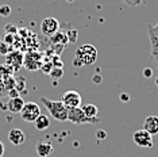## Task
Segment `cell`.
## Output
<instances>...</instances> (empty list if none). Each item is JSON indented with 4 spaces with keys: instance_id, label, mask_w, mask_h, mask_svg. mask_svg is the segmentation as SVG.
<instances>
[{
    "instance_id": "1",
    "label": "cell",
    "mask_w": 158,
    "mask_h": 157,
    "mask_svg": "<svg viewBox=\"0 0 158 157\" xmlns=\"http://www.w3.org/2000/svg\"><path fill=\"white\" fill-rule=\"evenodd\" d=\"M96 60H98V49L91 44H85L80 46L74 53L73 65L76 68H82L85 65L95 64Z\"/></svg>"
},
{
    "instance_id": "2",
    "label": "cell",
    "mask_w": 158,
    "mask_h": 157,
    "mask_svg": "<svg viewBox=\"0 0 158 157\" xmlns=\"http://www.w3.org/2000/svg\"><path fill=\"white\" fill-rule=\"evenodd\" d=\"M44 106L48 108L50 117L54 118L58 122H65L68 121V107L61 100H50L48 98H41Z\"/></svg>"
},
{
    "instance_id": "3",
    "label": "cell",
    "mask_w": 158,
    "mask_h": 157,
    "mask_svg": "<svg viewBox=\"0 0 158 157\" xmlns=\"http://www.w3.org/2000/svg\"><path fill=\"white\" fill-rule=\"evenodd\" d=\"M19 115L22 117V119L24 122L34 123V121L41 115V107H39V104H37L35 102L24 103V106H23V108L20 110Z\"/></svg>"
},
{
    "instance_id": "4",
    "label": "cell",
    "mask_w": 158,
    "mask_h": 157,
    "mask_svg": "<svg viewBox=\"0 0 158 157\" xmlns=\"http://www.w3.org/2000/svg\"><path fill=\"white\" fill-rule=\"evenodd\" d=\"M68 121H70L72 123H76V125L98 123L99 122V118L89 119V118L85 117V114L81 110V107H72V108H68Z\"/></svg>"
},
{
    "instance_id": "5",
    "label": "cell",
    "mask_w": 158,
    "mask_h": 157,
    "mask_svg": "<svg viewBox=\"0 0 158 157\" xmlns=\"http://www.w3.org/2000/svg\"><path fill=\"white\" fill-rule=\"evenodd\" d=\"M61 102H62L68 108H72V107H81L82 98L77 91L70 90V91H66L62 94V96H61Z\"/></svg>"
},
{
    "instance_id": "6",
    "label": "cell",
    "mask_w": 158,
    "mask_h": 157,
    "mask_svg": "<svg viewBox=\"0 0 158 157\" xmlns=\"http://www.w3.org/2000/svg\"><path fill=\"white\" fill-rule=\"evenodd\" d=\"M58 30H60V22L56 18L48 16L41 22V31L46 37H52V35L56 34Z\"/></svg>"
},
{
    "instance_id": "7",
    "label": "cell",
    "mask_w": 158,
    "mask_h": 157,
    "mask_svg": "<svg viewBox=\"0 0 158 157\" xmlns=\"http://www.w3.org/2000/svg\"><path fill=\"white\" fill-rule=\"evenodd\" d=\"M132 140H134V144L141 148H152L153 146V135L143 129L136 130L132 135Z\"/></svg>"
},
{
    "instance_id": "8",
    "label": "cell",
    "mask_w": 158,
    "mask_h": 157,
    "mask_svg": "<svg viewBox=\"0 0 158 157\" xmlns=\"http://www.w3.org/2000/svg\"><path fill=\"white\" fill-rule=\"evenodd\" d=\"M6 64L14 68V70L19 69L23 65V54L19 52H10L6 54Z\"/></svg>"
},
{
    "instance_id": "9",
    "label": "cell",
    "mask_w": 158,
    "mask_h": 157,
    "mask_svg": "<svg viewBox=\"0 0 158 157\" xmlns=\"http://www.w3.org/2000/svg\"><path fill=\"white\" fill-rule=\"evenodd\" d=\"M8 140L12 145L19 146L26 141V134L22 129H11L8 131Z\"/></svg>"
},
{
    "instance_id": "10",
    "label": "cell",
    "mask_w": 158,
    "mask_h": 157,
    "mask_svg": "<svg viewBox=\"0 0 158 157\" xmlns=\"http://www.w3.org/2000/svg\"><path fill=\"white\" fill-rule=\"evenodd\" d=\"M35 151L39 157H49L53 153V145L49 141H38L35 144Z\"/></svg>"
},
{
    "instance_id": "11",
    "label": "cell",
    "mask_w": 158,
    "mask_h": 157,
    "mask_svg": "<svg viewBox=\"0 0 158 157\" xmlns=\"http://www.w3.org/2000/svg\"><path fill=\"white\" fill-rule=\"evenodd\" d=\"M143 130L152 135L158 134V117L157 115H149L143 122Z\"/></svg>"
},
{
    "instance_id": "12",
    "label": "cell",
    "mask_w": 158,
    "mask_h": 157,
    "mask_svg": "<svg viewBox=\"0 0 158 157\" xmlns=\"http://www.w3.org/2000/svg\"><path fill=\"white\" fill-rule=\"evenodd\" d=\"M24 106V100L22 96H16V98H10L8 102H7V108H8L10 112L12 114H19L20 110L23 108Z\"/></svg>"
},
{
    "instance_id": "13",
    "label": "cell",
    "mask_w": 158,
    "mask_h": 157,
    "mask_svg": "<svg viewBox=\"0 0 158 157\" xmlns=\"http://www.w3.org/2000/svg\"><path fill=\"white\" fill-rule=\"evenodd\" d=\"M147 33H149L150 44H152V58L157 60L158 58V37L153 33L152 24H147Z\"/></svg>"
},
{
    "instance_id": "14",
    "label": "cell",
    "mask_w": 158,
    "mask_h": 157,
    "mask_svg": "<svg viewBox=\"0 0 158 157\" xmlns=\"http://www.w3.org/2000/svg\"><path fill=\"white\" fill-rule=\"evenodd\" d=\"M23 65L28 70H37L39 69L41 64L38 62V57H33V54H27L26 57H23Z\"/></svg>"
},
{
    "instance_id": "15",
    "label": "cell",
    "mask_w": 158,
    "mask_h": 157,
    "mask_svg": "<svg viewBox=\"0 0 158 157\" xmlns=\"http://www.w3.org/2000/svg\"><path fill=\"white\" fill-rule=\"evenodd\" d=\"M34 125H35V127H37L38 130H46L50 126V118L48 115L41 114V115L34 121Z\"/></svg>"
},
{
    "instance_id": "16",
    "label": "cell",
    "mask_w": 158,
    "mask_h": 157,
    "mask_svg": "<svg viewBox=\"0 0 158 157\" xmlns=\"http://www.w3.org/2000/svg\"><path fill=\"white\" fill-rule=\"evenodd\" d=\"M81 110L84 111L85 117L89 118V119H95V118H98V112H99V108L96 107L95 104H85L81 107Z\"/></svg>"
},
{
    "instance_id": "17",
    "label": "cell",
    "mask_w": 158,
    "mask_h": 157,
    "mask_svg": "<svg viewBox=\"0 0 158 157\" xmlns=\"http://www.w3.org/2000/svg\"><path fill=\"white\" fill-rule=\"evenodd\" d=\"M50 39H52V42H53V44H56V45H60L61 42H62V45H64V46H65L68 42H69V41H68L66 34H65V33H61L60 30L57 31L56 34H53L52 37H50Z\"/></svg>"
},
{
    "instance_id": "18",
    "label": "cell",
    "mask_w": 158,
    "mask_h": 157,
    "mask_svg": "<svg viewBox=\"0 0 158 157\" xmlns=\"http://www.w3.org/2000/svg\"><path fill=\"white\" fill-rule=\"evenodd\" d=\"M49 74H50V77H52V78H54V80H60V78L64 76V70H62V68L53 66Z\"/></svg>"
},
{
    "instance_id": "19",
    "label": "cell",
    "mask_w": 158,
    "mask_h": 157,
    "mask_svg": "<svg viewBox=\"0 0 158 157\" xmlns=\"http://www.w3.org/2000/svg\"><path fill=\"white\" fill-rule=\"evenodd\" d=\"M11 15V7L7 4H2L0 6V16L2 18H7Z\"/></svg>"
},
{
    "instance_id": "20",
    "label": "cell",
    "mask_w": 158,
    "mask_h": 157,
    "mask_svg": "<svg viewBox=\"0 0 158 157\" xmlns=\"http://www.w3.org/2000/svg\"><path fill=\"white\" fill-rule=\"evenodd\" d=\"M77 34H78V33H77V30H73V31L69 30V31H68V34H66L68 41L72 42V44H74V42L77 41Z\"/></svg>"
},
{
    "instance_id": "21",
    "label": "cell",
    "mask_w": 158,
    "mask_h": 157,
    "mask_svg": "<svg viewBox=\"0 0 158 157\" xmlns=\"http://www.w3.org/2000/svg\"><path fill=\"white\" fill-rule=\"evenodd\" d=\"M7 96V90L4 87V83H3V76L0 74V100H3V98Z\"/></svg>"
},
{
    "instance_id": "22",
    "label": "cell",
    "mask_w": 158,
    "mask_h": 157,
    "mask_svg": "<svg viewBox=\"0 0 158 157\" xmlns=\"http://www.w3.org/2000/svg\"><path fill=\"white\" fill-rule=\"evenodd\" d=\"M14 39H15V35H14V34H7V33H6L2 41L4 42V44H7V45H12V44H14Z\"/></svg>"
},
{
    "instance_id": "23",
    "label": "cell",
    "mask_w": 158,
    "mask_h": 157,
    "mask_svg": "<svg viewBox=\"0 0 158 157\" xmlns=\"http://www.w3.org/2000/svg\"><path fill=\"white\" fill-rule=\"evenodd\" d=\"M4 31H6L7 34H14V35H15L18 33V28L14 26L12 23H10V24H7V26L4 27Z\"/></svg>"
},
{
    "instance_id": "24",
    "label": "cell",
    "mask_w": 158,
    "mask_h": 157,
    "mask_svg": "<svg viewBox=\"0 0 158 157\" xmlns=\"http://www.w3.org/2000/svg\"><path fill=\"white\" fill-rule=\"evenodd\" d=\"M7 46H10V45H7L4 44V42H0V54H3V56H6L7 53H10L11 52V48H7Z\"/></svg>"
},
{
    "instance_id": "25",
    "label": "cell",
    "mask_w": 158,
    "mask_h": 157,
    "mask_svg": "<svg viewBox=\"0 0 158 157\" xmlns=\"http://www.w3.org/2000/svg\"><path fill=\"white\" fill-rule=\"evenodd\" d=\"M24 83H26V80H24V77H19L16 80V85H15V88L18 91H22L23 88H24Z\"/></svg>"
},
{
    "instance_id": "26",
    "label": "cell",
    "mask_w": 158,
    "mask_h": 157,
    "mask_svg": "<svg viewBox=\"0 0 158 157\" xmlns=\"http://www.w3.org/2000/svg\"><path fill=\"white\" fill-rule=\"evenodd\" d=\"M123 3H126L127 6H130V7H136V6H139V4H142V2L143 0H122Z\"/></svg>"
},
{
    "instance_id": "27",
    "label": "cell",
    "mask_w": 158,
    "mask_h": 157,
    "mask_svg": "<svg viewBox=\"0 0 158 157\" xmlns=\"http://www.w3.org/2000/svg\"><path fill=\"white\" fill-rule=\"evenodd\" d=\"M52 68H53V65H52V64H44L41 69H42V72H44V73L49 74V73H50V70H52Z\"/></svg>"
},
{
    "instance_id": "28",
    "label": "cell",
    "mask_w": 158,
    "mask_h": 157,
    "mask_svg": "<svg viewBox=\"0 0 158 157\" xmlns=\"http://www.w3.org/2000/svg\"><path fill=\"white\" fill-rule=\"evenodd\" d=\"M7 96H8V98H16V96H19V91H18L16 88L10 90L8 92H7Z\"/></svg>"
},
{
    "instance_id": "29",
    "label": "cell",
    "mask_w": 158,
    "mask_h": 157,
    "mask_svg": "<svg viewBox=\"0 0 158 157\" xmlns=\"http://www.w3.org/2000/svg\"><path fill=\"white\" fill-rule=\"evenodd\" d=\"M96 137H98V140H104V138H107V133L104 130H98L96 131Z\"/></svg>"
},
{
    "instance_id": "30",
    "label": "cell",
    "mask_w": 158,
    "mask_h": 157,
    "mask_svg": "<svg viewBox=\"0 0 158 157\" xmlns=\"http://www.w3.org/2000/svg\"><path fill=\"white\" fill-rule=\"evenodd\" d=\"M143 76L145 77H152L153 76V69L152 68H145V69H143Z\"/></svg>"
},
{
    "instance_id": "31",
    "label": "cell",
    "mask_w": 158,
    "mask_h": 157,
    "mask_svg": "<svg viewBox=\"0 0 158 157\" xmlns=\"http://www.w3.org/2000/svg\"><path fill=\"white\" fill-rule=\"evenodd\" d=\"M120 102H123V103H127V102H130V94H120Z\"/></svg>"
},
{
    "instance_id": "32",
    "label": "cell",
    "mask_w": 158,
    "mask_h": 157,
    "mask_svg": "<svg viewBox=\"0 0 158 157\" xmlns=\"http://www.w3.org/2000/svg\"><path fill=\"white\" fill-rule=\"evenodd\" d=\"M92 81L96 84H100L102 83V76L100 74H95V76H92Z\"/></svg>"
},
{
    "instance_id": "33",
    "label": "cell",
    "mask_w": 158,
    "mask_h": 157,
    "mask_svg": "<svg viewBox=\"0 0 158 157\" xmlns=\"http://www.w3.org/2000/svg\"><path fill=\"white\" fill-rule=\"evenodd\" d=\"M4 144H3L2 141H0V157H3V155H4Z\"/></svg>"
},
{
    "instance_id": "34",
    "label": "cell",
    "mask_w": 158,
    "mask_h": 157,
    "mask_svg": "<svg viewBox=\"0 0 158 157\" xmlns=\"http://www.w3.org/2000/svg\"><path fill=\"white\" fill-rule=\"evenodd\" d=\"M152 28H153V33H154V34H156L157 37H158V23L156 24V26H152Z\"/></svg>"
},
{
    "instance_id": "35",
    "label": "cell",
    "mask_w": 158,
    "mask_h": 157,
    "mask_svg": "<svg viewBox=\"0 0 158 157\" xmlns=\"http://www.w3.org/2000/svg\"><path fill=\"white\" fill-rule=\"evenodd\" d=\"M154 62H156V64H157V65H158V58H157V60H154Z\"/></svg>"
},
{
    "instance_id": "36",
    "label": "cell",
    "mask_w": 158,
    "mask_h": 157,
    "mask_svg": "<svg viewBox=\"0 0 158 157\" xmlns=\"http://www.w3.org/2000/svg\"><path fill=\"white\" fill-rule=\"evenodd\" d=\"M156 84H157V85H158V77H157V78H156Z\"/></svg>"
},
{
    "instance_id": "37",
    "label": "cell",
    "mask_w": 158,
    "mask_h": 157,
    "mask_svg": "<svg viewBox=\"0 0 158 157\" xmlns=\"http://www.w3.org/2000/svg\"><path fill=\"white\" fill-rule=\"evenodd\" d=\"M69 2H73V0H69Z\"/></svg>"
}]
</instances>
